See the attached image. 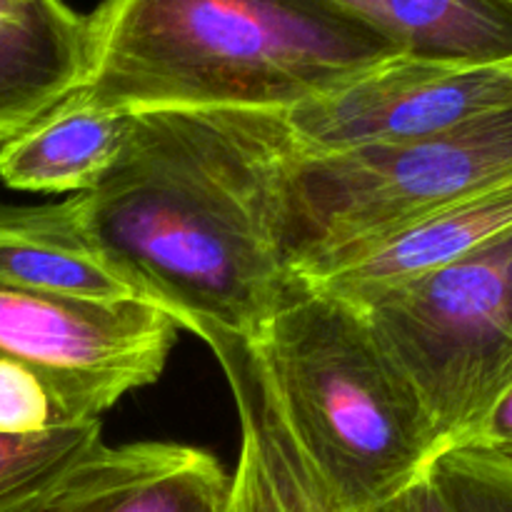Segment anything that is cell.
Returning a JSON list of instances; mask_svg holds the SVG:
<instances>
[{
    "label": "cell",
    "mask_w": 512,
    "mask_h": 512,
    "mask_svg": "<svg viewBox=\"0 0 512 512\" xmlns=\"http://www.w3.org/2000/svg\"><path fill=\"white\" fill-rule=\"evenodd\" d=\"M293 158L285 113H138L110 173L78 195L80 213L100 250L180 328L250 343L295 285L285 258Z\"/></svg>",
    "instance_id": "1"
},
{
    "label": "cell",
    "mask_w": 512,
    "mask_h": 512,
    "mask_svg": "<svg viewBox=\"0 0 512 512\" xmlns=\"http://www.w3.org/2000/svg\"><path fill=\"white\" fill-rule=\"evenodd\" d=\"M75 93L105 110L288 113L403 58L328 0H103Z\"/></svg>",
    "instance_id": "2"
},
{
    "label": "cell",
    "mask_w": 512,
    "mask_h": 512,
    "mask_svg": "<svg viewBox=\"0 0 512 512\" xmlns=\"http://www.w3.org/2000/svg\"><path fill=\"white\" fill-rule=\"evenodd\" d=\"M250 348L330 512L385 503L443 453L418 390L345 300L295 278Z\"/></svg>",
    "instance_id": "3"
},
{
    "label": "cell",
    "mask_w": 512,
    "mask_h": 512,
    "mask_svg": "<svg viewBox=\"0 0 512 512\" xmlns=\"http://www.w3.org/2000/svg\"><path fill=\"white\" fill-rule=\"evenodd\" d=\"M512 178V105L468 125L338 153H295L285 205L293 278L443 205Z\"/></svg>",
    "instance_id": "4"
},
{
    "label": "cell",
    "mask_w": 512,
    "mask_h": 512,
    "mask_svg": "<svg viewBox=\"0 0 512 512\" xmlns=\"http://www.w3.org/2000/svg\"><path fill=\"white\" fill-rule=\"evenodd\" d=\"M358 310L455 448L512 385V228Z\"/></svg>",
    "instance_id": "5"
},
{
    "label": "cell",
    "mask_w": 512,
    "mask_h": 512,
    "mask_svg": "<svg viewBox=\"0 0 512 512\" xmlns=\"http://www.w3.org/2000/svg\"><path fill=\"white\" fill-rule=\"evenodd\" d=\"M180 325L145 300H78L0 288V355L43 375L80 423L158 383Z\"/></svg>",
    "instance_id": "6"
},
{
    "label": "cell",
    "mask_w": 512,
    "mask_h": 512,
    "mask_svg": "<svg viewBox=\"0 0 512 512\" xmlns=\"http://www.w3.org/2000/svg\"><path fill=\"white\" fill-rule=\"evenodd\" d=\"M512 105V60L440 65L395 58L318 100L288 110L295 153L435 138Z\"/></svg>",
    "instance_id": "7"
},
{
    "label": "cell",
    "mask_w": 512,
    "mask_h": 512,
    "mask_svg": "<svg viewBox=\"0 0 512 512\" xmlns=\"http://www.w3.org/2000/svg\"><path fill=\"white\" fill-rule=\"evenodd\" d=\"M510 228L512 178L333 255L298 280L358 308L395 285L465 258Z\"/></svg>",
    "instance_id": "8"
},
{
    "label": "cell",
    "mask_w": 512,
    "mask_h": 512,
    "mask_svg": "<svg viewBox=\"0 0 512 512\" xmlns=\"http://www.w3.org/2000/svg\"><path fill=\"white\" fill-rule=\"evenodd\" d=\"M230 475L213 453L180 443L103 445L45 512H225Z\"/></svg>",
    "instance_id": "9"
},
{
    "label": "cell",
    "mask_w": 512,
    "mask_h": 512,
    "mask_svg": "<svg viewBox=\"0 0 512 512\" xmlns=\"http://www.w3.org/2000/svg\"><path fill=\"white\" fill-rule=\"evenodd\" d=\"M0 288L78 300H145L88 233L78 195L43 205L0 203Z\"/></svg>",
    "instance_id": "10"
},
{
    "label": "cell",
    "mask_w": 512,
    "mask_h": 512,
    "mask_svg": "<svg viewBox=\"0 0 512 512\" xmlns=\"http://www.w3.org/2000/svg\"><path fill=\"white\" fill-rule=\"evenodd\" d=\"M88 20L63 0H0V148L75 93Z\"/></svg>",
    "instance_id": "11"
},
{
    "label": "cell",
    "mask_w": 512,
    "mask_h": 512,
    "mask_svg": "<svg viewBox=\"0 0 512 512\" xmlns=\"http://www.w3.org/2000/svg\"><path fill=\"white\" fill-rule=\"evenodd\" d=\"M130 128L133 115L73 93L0 148V180L23 193H88L120 158Z\"/></svg>",
    "instance_id": "12"
},
{
    "label": "cell",
    "mask_w": 512,
    "mask_h": 512,
    "mask_svg": "<svg viewBox=\"0 0 512 512\" xmlns=\"http://www.w3.org/2000/svg\"><path fill=\"white\" fill-rule=\"evenodd\" d=\"M403 58L440 65L512 60V0H328Z\"/></svg>",
    "instance_id": "13"
},
{
    "label": "cell",
    "mask_w": 512,
    "mask_h": 512,
    "mask_svg": "<svg viewBox=\"0 0 512 512\" xmlns=\"http://www.w3.org/2000/svg\"><path fill=\"white\" fill-rule=\"evenodd\" d=\"M205 345L213 350L215 360L223 368L238 408L240 433L253 440L280 508L283 512H330L313 470L308 468L275 408L248 340L218 333L210 335Z\"/></svg>",
    "instance_id": "14"
},
{
    "label": "cell",
    "mask_w": 512,
    "mask_h": 512,
    "mask_svg": "<svg viewBox=\"0 0 512 512\" xmlns=\"http://www.w3.org/2000/svg\"><path fill=\"white\" fill-rule=\"evenodd\" d=\"M103 445L100 420L38 435H0V512H45Z\"/></svg>",
    "instance_id": "15"
},
{
    "label": "cell",
    "mask_w": 512,
    "mask_h": 512,
    "mask_svg": "<svg viewBox=\"0 0 512 512\" xmlns=\"http://www.w3.org/2000/svg\"><path fill=\"white\" fill-rule=\"evenodd\" d=\"M408 490L418 512H512V458L448 448L410 480Z\"/></svg>",
    "instance_id": "16"
},
{
    "label": "cell",
    "mask_w": 512,
    "mask_h": 512,
    "mask_svg": "<svg viewBox=\"0 0 512 512\" xmlns=\"http://www.w3.org/2000/svg\"><path fill=\"white\" fill-rule=\"evenodd\" d=\"M78 423L43 375L0 355V435H38Z\"/></svg>",
    "instance_id": "17"
},
{
    "label": "cell",
    "mask_w": 512,
    "mask_h": 512,
    "mask_svg": "<svg viewBox=\"0 0 512 512\" xmlns=\"http://www.w3.org/2000/svg\"><path fill=\"white\" fill-rule=\"evenodd\" d=\"M225 512H283L265 475L253 440L240 433L238 468L230 475V495Z\"/></svg>",
    "instance_id": "18"
},
{
    "label": "cell",
    "mask_w": 512,
    "mask_h": 512,
    "mask_svg": "<svg viewBox=\"0 0 512 512\" xmlns=\"http://www.w3.org/2000/svg\"><path fill=\"white\" fill-rule=\"evenodd\" d=\"M455 448L488 450V453L512 458V385L503 390V395L490 405L488 413Z\"/></svg>",
    "instance_id": "19"
},
{
    "label": "cell",
    "mask_w": 512,
    "mask_h": 512,
    "mask_svg": "<svg viewBox=\"0 0 512 512\" xmlns=\"http://www.w3.org/2000/svg\"><path fill=\"white\" fill-rule=\"evenodd\" d=\"M365 512H418V508H415L413 498H410L408 485H405L398 495H393V498H388L385 503L375 505V508H370Z\"/></svg>",
    "instance_id": "20"
}]
</instances>
